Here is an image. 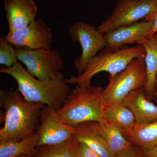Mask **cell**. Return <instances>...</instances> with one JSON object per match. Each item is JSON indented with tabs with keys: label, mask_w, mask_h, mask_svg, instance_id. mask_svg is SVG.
Returning <instances> with one entry per match:
<instances>
[{
	"label": "cell",
	"mask_w": 157,
	"mask_h": 157,
	"mask_svg": "<svg viewBox=\"0 0 157 157\" xmlns=\"http://www.w3.org/2000/svg\"><path fill=\"white\" fill-rule=\"evenodd\" d=\"M122 102L134 114L136 124L147 123L157 120V105L147 98L144 86L134 90Z\"/></svg>",
	"instance_id": "cell-13"
},
{
	"label": "cell",
	"mask_w": 157,
	"mask_h": 157,
	"mask_svg": "<svg viewBox=\"0 0 157 157\" xmlns=\"http://www.w3.org/2000/svg\"><path fill=\"white\" fill-rule=\"evenodd\" d=\"M157 6V0H117L111 14L97 29L104 35L108 31L144 20Z\"/></svg>",
	"instance_id": "cell-7"
},
{
	"label": "cell",
	"mask_w": 157,
	"mask_h": 157,
	"mask_svg": "<svg viewBox=\"0 0 157 157\" xmlns=\"http://www.w3.org/2000/svg\"><path fill=\"white\" fill-rule=\"evenodd\" d=\"M17 157H38L36 155H22Z\"/></svg>",
	"instance_id": "cell-27"
},
{
	"label": "cell",
	"mask_w": 157,
	"mask_h": 157,
	"mask_svg": "<svg viewBox=\"0 0 157 157\" xmlns=\"http://www.w3.org/2000/svg\"><path fill=\"white\" fill-rule=\"evenodd\" d=\"M4 9L11 32L21 29L35 21L38 11L33 0H5Z\"/></svg>",
	"instance_id": "cell-12"
},
{
	"label": "cell",
	"mask_w": 157,
	"mask_h": 157,
	"mask_svg": "<svg viewBox=\"0 0 157 157\" xmlns=\"http://www.w3.org/2000/svg\"><path fill=\"white\" fill-rule=\"evenodd\" d=\"M140 45L145 51L144 57L147 81L145 86L146 97L149 101L154 99L155 83L157 76V33L147 37Z\"/></svg>",
	"instance_id": "cell-14"
},
{
	"label": "cell",
	"mask_w": 157,
	"mask_h": 157,
	"mask_svg": "<svg viewBox=\"0 0 157 157\" xmlns=\"http://www.w3.org/2000/svg\"><path fill=\"white\" fill-rule=\"evenodd\" d=\"M104 113L106 123L122 132L130 130L136 124L134 114L123 102L104 108Z\"/></svg>",
	"instance_id": "cell-17"
},
{
	"label": "cell",
	"mask_w": 157,
	"mask_h": 157,
	"mask_svg": "<svg viewBox=\"0 0 157 157\" xmlns=\"http://www.w3.org/2000/svg\"><path fill=\"white\" fill-rule=\"evenodd\" d=\"M108 81L102 94L104 109L112 104L122 102L137 88L145 87L147 76L144 58L133 60L124 70L114 76H109Z\"/></svg>",
	"instance_id": "cell-5"
},
{
	"label": "cell",
	"mask_w": 157,
	"mask_h": 157,
	"mask_svg": "<svg viewBox=\"0 0 157 157\" xmlns=\"http://www.w3.org/2000/svg\"><path fill=\"white\" fill-rule=\"evenodd\" d=\"M0 72L15 79L17 90L26 101L43 103L56 110L63 105L71 92L61 72L55 78L39 80L31 75L18 61L11 67H2Z\"/></svg>",
	"instance_id": "cell-2"
},
{
	"label": "cell",
	"mask_w": 157,
	"mask_h": 157,
	"mask_svg": "<svg viewBox=\"0 0 157 157\" xmlns=\"http://www.w3.org/2000/svg\"></svg>",
	"instance_id": "cell-28"
},
{
	"label": "cell",
	"mask_w": 157,
	"mask_h": 157,
	"mask_svg": "<svg viewBox=\"0 0 157 157\" xmlns=\"http://www.w3.org/2000/svg\"><path fill=\"white\" fill-rule=\"evenodd\" d=\"M77 138L53 146L37 147L35 155L38 157H78Z\"/></svg>",
	"instance_id": "cell-20"
},
{
	"label": "cell",
	"mask_w": 157,
	"mask_h": 157,
	"mask_svg": "<svg viewBox=\"0 0 157 157\" xmlns=\"http://www.w3.org/2000/svg\"><path fill=\"white\" fill-rule=\"evenodd\" d=\"M0 104L4 109V126L0 141L19 140L35 134L45 104L26 101L17 90L0 89Z\"/></svg>",
	"instance_id": "cell-1"
},
{
	"label": "cell",
	"mask_w": 157,
	"mask_h": 157,
	"mask_svg": "<svg viewBox=\"0 0 157 157\" xmlns=\"http://www.w3.org/2000/svg\"><path fill=\"white\" fill-rule=\"evenodd\" d=\"M145 56V50L140 45L132 47L124 46L114 51L105 48L89 62L82 74L71 76L64 79V81L68 84L89 87L92 78L98 73L106 72L109 76H114L124 70L133 60L144 58Z\"/></svg>",
	"instance_id": "cell-4"
},
{
	"label": "cell",
	"mask_w": 157,
	"mask_h": 157,
	"mask_svg": "<svg viewBox=\"0 0 157 157\" xmlns=\"http://www.w3.org/2000/svg\"><path fill=\"white\" fill-rule=\"evenodd\" d=\"M15 48L17 60L25 65L31 75L39 80L55 78L65 67L61 55L56 48Z\"/></svg>",
	"instance_id": "cell-6"
},
{
	"label": "cell",
	"mask_w": 157,
	"mask_h": 157,
	"mask_svg": "<svg viewBox=\"0 0 157 157\" xmlns=\"http://www.w3.org/2000/svg\"><path fill=\"white\" fill-rule=\"evenodd\" d=\"M5 38L15 48L50 49L53 34L48 25L39 18L21 29L9 31Z\"/></svg>",
	"instance_id": "cell-10"
},
{
	"label": "cell",
	"mask_w": 157,
	"mask_h": 157,
	"mask_svg": "<svg viewBox=\"0 0 157 157\" xmlns=\"http://www.w3.org/2000/svg\"><path fill=\"white\" fill-rule=\"evenodd\" d=\"M116 157H150L148 152L132 143L126 149L116 154Z\"/></svg>",
	"instance_id": "cell-22"
},
{
	"label": "cell",
	"mask_w": 157,
	"mask_h": 157,
	"mask_svg": "<svg viewBox=\"0 0 157 157\" xmlns=\"http://www.w3.org/2000/svg\"><path fill=\"white\" fill-rule=\"evenodd\" d=\"M150 157H157V145L148 152Z\"/></svg>",
	"instance_id": "cell-25"
},
{
	"label": "cell",
	"mask_w": 157,
	"mask_h": 157,
	"mask_svg": "<svg viewBox=\"0 0 157 157\" xmlns=\"http://www.w3.org/2000/svg\"><path fill=\"white\" fill-rule=\"evenodd\" d=\"M39 137L36 133L19 140L0 141V157H17L35 155Z\"/></svg>",
	"instance_id": "cell-16"
},
{
	"label": "cell",
	"mask_w": 157,
	"mask_h": 157,
	"mask_svg": "<svg viewBox=\"0 0 157 157\" xmlns=\"http://www.w3.org/2000/svg\"><path fill=\"white\" fill-rule=\"evenodd\" d=\"M70 38L74 42L81 45L82 53L76 57L73 66L77 70V75L82 73L89 62L105 48L107 42L104 35L90 24L81 21H75L68 30Z\"/></svg>",
	"instance_id": "cell-8"
},
{
	"label": "cell",
	"mask_w": 157,
	"mask_h": 157,
	"mask_svg": "<svg viewBox=\"0 0 157 157\" xmlns=\"http://www.w3.org/2000/svg\"><path fill=\"white\" fill-rule=\"evenodd\" d=\"M122 132L128 140L147 152L157 145V120L136 124L132 128Z\"/></svg>",
	"instance_id": "cell-15"
},
{
	"label": "cell",
	"mask_w": 157,
	"mask_h": 157,
	"mask_svg": "<svg viewBox=\"0 0 157 157\" xmlns=\"http://www.w3.org/2000/svg\"><path fill=\"white\" fill-rule=\"evenodd\" d=\"M79 132L76 136L78 142L86 144L101 157H116V154L109 147L106 140L95 132L87 122L79 124Z\"/></svg>",
	"instance_id": "cell-18"
},
{
	"label": "cell",
	"mask_w": 157,
	"mask_h": 157,
	"mask_svg": "<svg viewBox=\"0 0 157 157\" xmlns=\"http://www.w3.org/2000/svg\"><path fill=\"white\" fill-rule=\"evenodd\" d=\"M154 99H155L157 104V76L155 83L154 93Z\"/></svg>",
	"instance_id": "cell-26"
},
{
	"label": "cell",
	"mask_w": 157,
	"mask_h": 157,
	"mask_svg": "<svg viewBox=\"0 0 157 157\" xmlns=\"http://www.w3.org/2000/svg\"><path fill=\"white\" fill-rule=\"evenodd\" d=\"M78 157H101L86 144L78 141Z\"/></svg>",
	"instance_id": "cell-23"
},
{
	"label": "cell",
	"mask_w": 157,
	"mask_h": 157,
	"mask_svg": "<svg viewBox=\"0 0 157 157\" xmlns=\"http://www.w3.org/2000/svg\"><path fill=\"white\" fill-rule=\"evenodd\" d=\"M104 89L101 86L76 85L63 105L56 110L57 115L64 123L75 128L88 122L106 123L102 102Z\"/></svg>",
	"instance_id": "cell-3"
},
{
	"label": "cell",
	"mask_w": 157,
	"mask_h": 157,
	"mask_svg": "<svg viewBox=\"0 0 157 157\" xmlns=\"http://www.w3.org/2000/svg\"><path fill=\"white\" fill-rule=\"evenodd\" d=\"M144 20L146 21H153V25L151 30L148 36H151L153 34L157 33V6L151 13L147 16Z\"/></svg>",
	"instance_id": "cell-24"
},
{
	"label": "cell",
	"mask_w": 157,
	"mask_h": 157,
	"mask_svg": "<svg viewBox=\"0 0 157 157\" xmlns=\"http://www.w3.org/2000/svg\"><path fill=\"white\" fill-rule=\"evenodd\" d=\"M40 121L36 132L39 137L38 147L61 144L76 138L79 132L78 128L64 123L57 115L56 110L47 105L41 110Z\"/></svg>",
	"instance_id": "cell-9"
},
{
	"label": "cell",
	"mask_w": 157,
	"mask_h": 157,
	"mask_svg": "<svg viewBox=\"0 0 157 157\" xmlns=\"http://www.w3.org/2000/svg\"><path fill=\"white\" fill-rule=\"evenodd\" d=\"M17 61L16 48L5 37L0 39V64L8 68L13 67Z\"/></svg>",
	"instance_id": "cell-21"
},
{
	"label": "cell",
	"mask_w": 157,
	"mask_h": 157,
	"mask_svg": "<svg viewBox=\"0 0 157 157\" xmlns=\"http://www.w3.org/2000/svg\"><path fill=\"white\" fill-rule=\"evenodd\" d=\"M89 125L96 132L101 135L115 154L125 149L132 144L126 139L122 132L107 123L88 122Z\"/></svg>",
	"instance_id": "cell-19"
},
{
	"label": "cell",
	"mask_w": 157,
	"mask_h": 157,
	"mask_svg": "<svg viewBox=\"0 0 157 157\" xmlns=\"http://www.w3.org/2000/svg\"><path fill=\"white\" fill-rule=\"evenodd\" d=\"M153 25V21L142 20L108 31L104 34L107 42L105 48L114 51L127 44L140 45L148 36Z\"/></svg>",
	"instance_id": "cell-11"
}]
</instances>
